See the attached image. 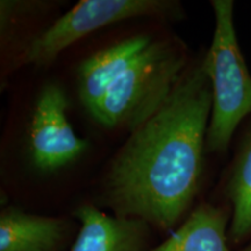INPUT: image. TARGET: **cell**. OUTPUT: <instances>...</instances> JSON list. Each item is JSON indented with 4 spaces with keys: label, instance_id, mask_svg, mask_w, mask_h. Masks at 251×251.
Returning a JSON list of instances; mask_svg holds the SVG:
<instances>
[{
    "label": "cell",
    "instance_id": "cell-1",
    "mask_svg": "<svg viewBox=\"0 0 251 251\" xmlns=\"http://www.w3.org/2000/svg\"><path fill=\"white\" fill-rule=\"evenodd\" d=\"M205 61L187 68L168 99L131 131L109 169L105 201L117 216L174 228L199 188L212 113Z\"/></svg>",
    "mask_w": 251,
    "mask_h": 251
},
{
    "label": "cell",
    "instance_id": "cell-2",
    "mask_svg": "<svg viewBox=\"0 0 251 251\" xmlns=\"http://www.w3.org/2000/svg\"><path fill=\"white\" fill-rule=\"evenodd\" d=\"M186 62L180 41L151 40L111 86L92 118L106 128L136 129L168 99Z\"/></svg>",
    "mask_w": 251,
    "mask_h": 251
},
{
    "label": "cell",
    "instance_id": "cell-3",
    "mask_svg": "<svg viewBox=\"0 0 251 251\" xmlns=\"http://www.w3.org/2000/svg\"><path fill=\"white\" fill-rule=\"evenodd\" d=\"M215 30L203 58L212 85V113L206 136L209 151L224 152L237 126L251 113V76L237 43L231 0L212 1Z\"/></svg>",
    "mask_w": 251,
    "mask_h": 251
},
{
    "label": "cell",
    "instance_id": "cell-4",
    "mask_svg": "<svg viewBox=\"0 0 251 251\" xmlns=\"http://www.w3.org/2000/svg\"><path fill=\"white\" fill-rule=\"evenodd\" d=\"M180 4L170 0H83L27 46L23 62L51 64L64 49L100 28L133 18L179 17Z\"/></svg>",
    "mask_w": 251,
    "mask_h": 251
},
{
    "label": "cell",
    "instance_id": "cell-5",
    "mask_svg": "<svg viewBox=\"0 0 251 251\" xmlns=\"http://www.w3.org/2000/svg\"><path fill=\"white\" fill-rule=\"evenodd\" d=\"M68 106L64 91L55 84L39 94L29 128L31 159L39 170H57L85 151L86 141L77 136L67 118Z\"/></svg>",
    "mask_w": 251,
    "mask_h": 251
},
{
    "label": "cell",
    "instance_id": "cell-6",
    "mask_svg": "<svg viewBox=\"0 0 251 251\" xmlns=\"http://www.w3.org/2000/svg\"><path fill=\"white\" fill-rule=\"evenodd\" d=\"M151 39L133 36L108 48L96 52L80 64L78 69V96L87 113L93 117L106 93Z\"/></svg>",
    "mask_w": 251,
    "mask_h": 251
},
{
    "label": "cell",
    "instance_id": "cell-7",
    "mask_svg": "<svg viewBox=\"0 0 251 251\" xmlns=\"http://www.w3.org/2000/svg\"><path fill=\"white\" fill-rule=\"evenodd\" d=\"M79 234L70 251H144L148 224L140 219L111 216L92 205L75 213Z\"/></svg>",
    "mask_w": 251,
    "mask_h": 251
},
{
    "label": "cell",
    "instance_id": "cell-8",
    "mask_svg": "<svg viewBox=\"0 0 251 251\" xmlns=\"http://www.w3.org/2000/svg\"><path fill=\"white\" fill-rule=\"evenodd\" d=\"M67 230L63 219L8 207L0 214V251H59Z\"/></svg>",
    "mask_w": 251,
    "mask_h": 251
},
{
    "label": "cell",
    "instance_id": "cell-9",
    "mask_svg": "<svg viewBox=\"0 0 251 251\" xmlns=\"http://www.w3.org/2000/svg\"><path fill=\"white\" fill-rule=\"evenodd\" d=\"M227 221L224 209L203 203L168 240L150 251H230Z\"/></svg>",
    "mask_w": 251,
    "mask_h": 251
},
{
    "label": "cell",
    "instance_id": "cell-10",
    "mask_svg": "<svg viewBox=\"0 0 251 251\" xmlns=\"http://www.w3.org/2000/svg\"><path fill=\"white\" fill-rule=\"evenodd\" d=\"M228 196L233 203L229 237L237 243L251 235V134L235 166Z\"/></svg>",
    "mask_w": 251,
    "mask_h": 251
},
{
    "label": "cell",
    "instance_id": "cell-11",
    "mask_svg": "<svg viewBox=\"0 0 251 251\" xmlns=\"http://www.w3.org/2000/svg\"><path fill=\"white\" fill-rule=\"evenodd\" d=\"M241 251H251V242L248 244V246L244 248V249H242Z\"/></svg>",
    "mask_w": 251,
    "mask_h": 251
}]
</instances>
